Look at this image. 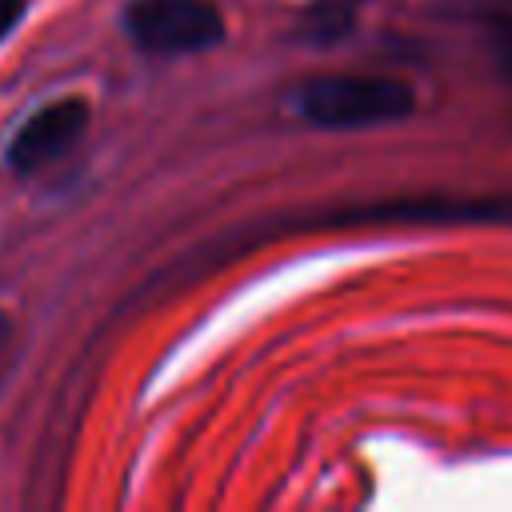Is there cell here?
Wrapping results in <instances>:
<instances>
[{
  "mask_svg": "<svg viewBox=\"0 0 512 512\" xmlns=\"http://www.w3.org/2000/svg\"><path fill=\"white\" fill-rule=\"evenodd\" d=\"M292 112L324 132L384 128L416 112V88L384 72H320L288 92Z\"/></svg>",
  "mask_w": 512,
  "mask_h": 512,
  "instance_id": "1",
  "label": "cell"
},
{
  "mask_svg": "<svg viewBox=\"0 0 512 512\" xmlns=\"http://www.w3.org/2000/svg\"><path fill=\"white\" fill-rule=\"evenodd\" d=\"M368 224H496L512 228V192H432V196H396L348 204L316 216L312 228H368Z\"/></svg>",
  "mask_w": 512,
  "mask_h": 512,
  "instance_id": "2",
  "label": "cell"
},
{
  "mask_svg": "<svg viewBox=\"0 0 512 512\" xmlns=\"http://www.w3.org/2000/svg\"><path fill=\"white\" fill-rule=\"evenodd\" d=\"M124 36L148 56H200L224 44L228 24L212 0H132L120 12Z\"/></svg>",
  "mask_w": 512,
  "mask_h": 512,
  "instance_id": "3",
  "label": "cell"
},
{
  "mask_svg": "<svg viewBox=\"0 0 512 512\" xmlns=\"http://www.w3.org/2000/svg\"><path fill=\"white\" fill-rule=\"evenodd\" d=\"M92 124V104L84 96H56L40 108H32L8 136L4 144V164L16 176H36L64 160L88 132Z\"/></svg>",
  "mask_w": 512,
  "mask_h": 512,
  "instance_id": "4",
  "label": "cell"
},
{
  "mask_svg": "<svg viewBox=\"0 0 512 512\" xmlns=\"http://www.w3.org/2000/svg\"><path fill=\"white\" fill-rule=\"evenodd\" d=\"M484 40L504 80H512V12H488L484 16Z\"/></svg>",
  "mask_w": 512,
  "mask_h": 512,
  "instance_id": "5",
  "label": "cell"
},
{
  "mask_svg": "<svg viewBox=\"0 0 512 512\" xmlns=\"http://www.w3.org/2000/svg\"><path fill=\"white\" fill-rule=\"evenodd\" d=\"M24 16H28V0H0V44L20 28Z\"/></svg>",
  "mask_w": 512,
  "mask_h": 512,
  "instance_id": "6",
  "label": "cell"
},
{
  "mask_svg": "<svg viewBox=\"0 0 512 512\" xmlns=\"http://www.w3.org/2000/svg\"><path fill=\"white\" fill-rule=\"evenodd\" d=\"M8 356H12V316L0 308V372L8 368Z\"/></svg>",
  "mask_w": 512,
  "mask_h": 512,
  "instance_id": "7",
  "label": "cell"
}]
</instances>
